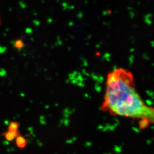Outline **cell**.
Segmentation results:
<instances>
[{"mask_svg": "<svg viewBox=\"0 0 154 154\" xmlns=\"http://www.w3.org/2000/svg\"><path fill=\"white\" fill-rule=\"evenodd\" d=\"M102 110L146 124L154 123V107L143 100L135 88L133 75L124 68L115 69L107 75Z\"/></svg>", "mask_w": 154, "mask_h": 154, "instance_id": "obj_1", "label": "cell"}, {"mask_svg": "<svg viewBox=\"0 0 154 154\" xmlns=\"http://www.w3.org/2000/svg\"><path fill=\"white\" fill-rule=\"evenodd\" d=\"M20 135V133L18 131H13V130H9L2 134V136L5 137L7 141H12L14 140L17 136Z\"/></svg>", "mask_w": 154, "mask_h": 154, "instance_id": "obj_2", "label": "cell"}, {"mask_svg": "<svg viewBox=\"0 0 154 154\" xmlns=\"http://www.w3.org/2000/svg\"><path fill=\"white\" fill-rule=\"evenodd\" d=\"M28 142L27 140L25 139L24 136L21 135H18V136L15 138V143L17 147L20 148H23L26 146Z\"/></svg>", "mask_w": 154, "mask_h": 154, "instance_id": "obj_3", "label": "cell"}, {"mask_svg": "<svg viewBox=\"0 0 154 154\" xmlns=\"http://www.w3.org/2000/svg\"><path fill=\"white\" fill-rule=\"evenodd\" d=\"M20 126V123L17 122H11L9 124L8 127L9 130H13V131H18V128Z\"/></svg>", "mask_w": 154, "mask_h": 154, "instance_id": "obj_4", "label": "cell"}, {"mask_svg": "<svg viewBox=\"0 0 154 154\" xmlns=\"http://www.w3.org/2000/svg\"><path fill=\"white\" fill-rule=\"evenodd\" d=\"M24 46V43L22 40H18L15 42V47L17 49L20 50L22 49Z\"/></svg>", "mask_w": 154, "mask_h": 154, "instance_id": "obj_5", "label": "cell"}, {"mask_svg": "<svg viewBox=\"0 0 154 154\" xmlns=\"http://www.w3.org/2000/svg\"></svg>", "mask_w": 154, "mask_h": 154, "instance_id": "obj_6", "label": "cell"}]
</instances>
